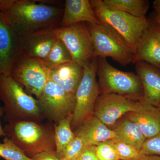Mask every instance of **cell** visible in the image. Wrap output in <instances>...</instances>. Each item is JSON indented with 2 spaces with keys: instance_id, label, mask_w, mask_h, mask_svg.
<instances>
[{
  "instance_id": "6da1fadb",
  "label": "cell",
  "mask_w": 160,
  "mask_h": 160,
  "mask_svg": "<svg viewBox=\"0 0 160 160\" xmlns=\"http://www.w3.org/2000/svg\"><path fill=\"white\" fill-rule=\"evenodd\" d=\"M63 10L64 7L38 2L36 0H16L4 14L23 38L41 32L59 28Z\"/></svg>"
},
{
  "instance_id": "7a4b0ae2",
  "label": "cell",
  "mask_w": 160,
  "mask_h": 160,
  "mask_svg": "<svg viewBox=\"0 0 160 160\" xmlns=\"http://www.w3.org/2000/svg\"><path fill=\"white\" fill-rule=\"evenodd\" d=\"M3 129L6 136L30 158L45 152L56 155L53 123L16 121L7 123Z\"/></svg>"
},
{
  "instance_id": "3957f363",
  "label": "cell",
  "mask_w": 160,
  "mask_h": 160,
  "mask_svg": "<svg viewBox=\"0 0 160 160\" xmlns=\"http://www.w3.org/2000/svg\"><path fill=\"white\" fill-rule=\"evenodd\" d=\"M0 99L4 103V119L7 123L42 122L45 119L37 99L27 93L10 76L0 75Z\"/></svg>"
},
{
  "instance_id": "277c9868",
  "label": "cell",
  "mask_w": 160,
  "mask_h": 160,
  "mask_svg": "<svg viewBox=\"0 0 160 160\" xmlns=\"http://www.w3.org/2000/svg\"><path fill=\"white\" fill-rule=\"evenodd\" d=\"M89 1L100 22L110 26L117 31L136 51L150 29L148 18L136 17L122 12L110 9L103 2V0Z\"/></svg>"
},
{
  "instance_id": "5b68a950",
  "label": "cell",
  "mask_w": 160,
  "mask_h": 160,
  "mask_svg": "<svg viewBox=\"0 0 160 160\" xmlns=\"http://www.w3.org/2000/svg\"><path fill=\"white\" fill-rule=\"evenodd\" d=\"M86 24L92 40L94 58H111L123 66L135 63V51L117 31L102 23Z\"/></svg>"
},
{
  "instance_id": "8992f818",
  "label": "cell",
  "mask_w": 160,
  "mask_h": 160,
  "mask_svg": "<svg viewBox=\"0 0 160 160\" xmlns=\"http://www.w3.org/2000/svg\"><path fill=\"white\" fill-rule=\"evenodd\" d=\"M97 58L100 94L114 93L135 101L143 100L142 84L137 73L121 71L112 66L106 58Z\"/></svg>"
},
{
  "instance_id": "52a82bcc",
  "label": "cell",
  "mask_w": 160,
  "mask_h": 160,
  "mask_svg": "<svg viewBox=\"0 0 160 160\" xmlns=\"http://www.w3.org/2000/svg\"><path fill=\"white\" fill-rule=\"evenodd\" d=\"M97 68V58L84 67L82 78L75 94V106L71 122L73 131L93 115L95 105L100 95Z\"/></svg>"
},
{
  "instance_id": "ba28073f",
  "label": "cell",
  "mask_w": 160,
  "mask_h": 160,
  "mask_svg": "<svg viewBox=\"0 0 160 160\" xmlns=\"http://www.w3.org/2000/svg\"><path fill=\"white\" fill-rule=\"evenodd\" d=\"M56 36L66 46L72 61L83 67L94 57V49L86 23H80L54 29Z\"/></svg>"
},
{
  "instance_id": "9c48e42d",
  "label": "cell",
  "mask_w": 160,
  "mask_h": 160,
  "mask_svg": "<svg viewBox=\"0 0 160 160\" xmlns=\"http://www.w3.org/2000/svg\"><path fill=\"white\" fill-rule=\"evenodd\" d=\"M37 99L45 118L54 124L72 115L75 106V95L50 80Z\"/></svg>"
},
{
  "instance_id": "30bf717a",
  "label": "cell",
  "mask_w": 160,
  "mask_h": 160,
  "mask_svg": "<svg viewBox=\"0 0 160 160\" xmlns=\"http://www.w3.org/2000/svg\"><path fill=\"white\" fill-rule=\"evenodd\" d=\"M49 72L41 60L22 55L15 64L10 76L38 99L49 80Z\"/></svg>"
},
{
  "instance_id": "8fae6325",
  "label": "cell",
  "mask_w": 160,
  "mask_h": 160,
  "mask_svg": "<svg viewBox=\"0 0 160 160\" xmlns=\"http://www.w3.org/2000/svg\"><path fill=\"white\" fill-rule=\"evenodd\" d=\"M22 38L0 12V75L9 76L22 55Z\"/></svg>"
},
{
  "instance_id": "7c38bea8",
  "label": "cell",
  "mask_w": 160,
  "mask_h": 160,
  "mask_svg": "<svg viewBox=\"0 0 160 160\" xmlns=\"http://www.w3.org/2000/svg\"><path fill=\"white\" fill-rule=\"evenodd\" d=\"M138 102L114 93H102L96 102L93 115L110 128L127 113L135 111Z\"/></svg>"
},
{
  "instance_id": "4fadbf2b",
  "label": "cell",
  "mask_w": 160,
  "mask_h": 160,
  "mask_svg": "<svg viewBox=\"0 0 160 160\" xmlns=\"http://www.w3.org/2000/svg\"><path fill=\"white\" fill-rule=\"evenodd\" d=\"M125 116L137 124L146 139L153 137L160 131L159 109L143 100L138 102L135 111Z\"/></svg>"
},
{
  "instance_id": "5bb4252c",
  "label": "cell",
  "mask_w": 160,
  "mask_h": 160,
  "mask_svg": "<svg viewBox=\"0 0 160 160\" xmlns=\"http://www.w3.org/2000/svg\"><path fill=\"white\" fill-rule=\"evenodd\" d=\"M134 65L142 84L143 101L158 107L160 104V68L142 61H138Z\"/></svg>"
},
{
  "instance_id": "9a60e30c",
  "label": "cell",
  "mask_w": 160,
  "mask_h": 160,
  "mask_svg": "<svg viewBox=\"0 0 160 160\" xmlns=\"http://www.w3.org/2000/svg\"><path fill=\"white\" fill-rule=\"evenodd\" d=\"M80 23L100 24L89 0H66L60 28Z\"/></svg>"
},
{
  "instance_id": "2e32d148",
  "label": "cell",
  "mask_w": 160,
  "mask_h": 160,
  "mask_svg": "<svg viewBox=\"0 0 160 160\" xmlns=\"http://www.w3.org/2000/svg\"><path fill=\"white\" fill-rule=\"evenodd\" d=\"M73 132L76 136L82 139L86 146H96L117 138L114 131L93 115Z\"/></svg>"
},
{
  "instance_id": "e0dca14e",
  "label": "cell",
  "mask_w": 160,
  "mask_h": 160,
  "mask_svg": "<svg viewBox=\"0 0 160 160\" xmlns=\"http://www.w3.org/2000/svg\"><path fill=\"white\" fill-rule=\"evenodd\" d=\"M54 30L41 32L22 38V55L39 60L46 58L58 40Z\"/></svg>"
},
{
  "instance_id": "ac0fdd59",
  "label": "cell",
  "mask_w": 160,
  "mask_h": 160,
  "mask_svg": "<svg viewBox=\"0 0 160 160\" xmlns=\"http://www.w3.org/2000/svg\"><path fill=\"white\" fill-rule=\"evenodd\" d=\"M84 70V67L72 61L49 70V80L58 84L68 93L75 95Z\"/></svg>"
},
{
  "instance_id": "d6986e66",
  "label": "cell",
  "mask_w": 160,
  "mask_h": 160,
  "mask_svg": "<svg viewBox=\"0 0 160 160\" xmlns=\"http://www.w3.org/2000/svg\"><path fill=\"white\" fill-rule=\"evenodd\" d=\"M135 52L136 62L142 61L160 67V37L151 26Z\"/></svg>"
},
{
  "instance_id": "ffe728a7",
  "label": "cell",
  "mask_w": 160,
  "mask_h": 160,
  "mask_svg": "<svg viewBox=\"0 0 160 160\" xmlns=\"http://www.w3.org/2000/svg\"><path fill=\"white\" fill-rule=\"evenodd\" d=\"M117 138L140 151L146 140L138 126L125 116L112 126Z\"/></svg>"
},
{
  "instance_id": "44dd1931",
  "label": "cell",
  "mask_w": 160,
  "mask_h": 160,
  "mask_svg": "<svg viewBox=\"0 0 160 160\" xmlns=\"http://www.w3.org/2000/svg\"><path fill=\"white\" fill-rule=\"evenodd\" d=\"M110 9L122 12L136 17H145L150 7L147 0H103Z\"/></svg>"
},
{
  "instance_id": "7402d4cb",
  "label": "cell",
  "mask_w": 160,
  "mask_h": 160,
  "mask_svg": "<svg viewBox=\"0 0 160 160\" xmlns=\"http://www.w3.org/2000/svg\"><path fill=\"white\" fill-rule=\"evenodd\" d=\"M72 115L63 119L57 124L53 123L56 156L59 160L62 157L66 147L75 137L72 129Z\"/></svg>"
},
{
  "instance_id": "603a6c76",
  "label": "cell",
  "mask_w": 160,
  "mask_h": 160,
  "mask_svg": "<svg viewBox=\"0 0 160 160\" xmlns=\"http://www.w3.org/2000/svg\"><path fill=\"white\" fill-rule=\"evenodd\" d=\"M41 61L45 68L51 70L72 60L65 44L58 38L49 54Z\"/></svg>"
},
{
  "instance_id": "cb8c5ba5",
  "label": "cell",
  "mask_w": 160,
  "mask_h": 160,
  "mask_svg": "<svg viewBox=\"0 0 160 160\" xmlns=\"http://www.w3.org/2000/svg\"><path fill=\"white\" fill-rule=\"evenodd\" d=\"M0 157L6 160H33L7 137L4 138L3 143H0Z\"/></svg>"
},
{
  "instance_id": "d4e9b609",
  "label": "cell",
  "mask_w": 160,
  "mask_h": 160,
  "mask_svg": "<svg viewBox=\"0 0 160 160\" xmlns=\"http://www.w3.org/2000/svg\"><path fill=\"white\" fill-rule=\"evenodd\" d=\"M115 148L119 158L121 160H134L141 153L135 148L118 139H113Z\"/></svg>"
},
{
  "instance_id": "484cf974",
  "label": "cell",
  "mask_w": 160,
  "mask_h": 160,
  "mask_svg": "<svg viewBox=\"0 0 160 160\" xmlns=\"http://www.w3.org/2000/svg\"><path fill=\"white\" fill-rule=\"evenodd\" d=\"M96 154L99 160H119L112 139L96 146Z\"/></svg>"
},
{
  "instance_id": "4316f807",
  "label": "cell",
  "mask_w": 160,
  "mask_h": 160,
  "mask_svg": "<svg viewBox=\"0 0 160 160\" xmlns=\"http://www.w3.org/2000/svg\"><path fill=\"white\" fill-rule=\"evenodd\" d=\"M86 146L82 139L75 136L66 147L61 160H68L77 158Z\"/></svg>"
},
{
  "instance_id": "83f0119b",
  "label": "cell",
  "mask_w": 160,
  "mask_h": 160,
  "mask_svg": "<svg viewBox=\"0 0 160 160\" xmlns=\"http://www.w3.org/2000/svg\"><path fill=\"white\" fill-rule=\"evenodd\" d=\"M140 152L143 154L160 156V131L153 137L146 139Z\"/></svg>"
},
{
  "instance_id": "f1b7e54d",
  "label": "cell",
  "mask_w": 160,
  "mask_h": 160,
  "mask_svg": "<svg viewBox=\"0 0 160 160\" xmlns=\"http://www.w3.org/2000/svg\"><path fill=\"white\" fill-rule=\"evenodd\" d=\"M78 159V160H99L96 154V146H86Z\"/></svg>"
},
{
  "instance_id": "f546056e",
  "label": "cell",
  "mask_w": 160,
  "mask_h": 160,
  "mask_svg": "<svg viewBox=\"0 0 160 160\" xmlns=\"http://www.w3.org/2000/svg\"><path fill=\"white\" fill-rule=\"evenodd\" d=\"M148 18L151 28L160 37V9H154Z\"/></svg>"
},
{
  "instance_id": "4dcf8cb0",
  "label": "cell",
  "mask_w": 160,
  "mask_h": 160,
  "mask_svg": "<svg viewBox=\"0 0 160 160\" xmlns=\"http://www.w3.org/2000/svg\"><path fill=\"white\" fill-rule=\"evenodd\" d=\"M33 160H59L56 155L49 152H41L32 158Z\"/></svg>"
},
{
  "instance_id": "1f68e13d",
  "label": "cell",
  "mask_w": 160,
  "mask_h": 160,
  "mask_svg": "<svg viewBox=\"0 0 160 160\" xmlns=\"http://www.w3.org/2000/svg\"><path fill=\"white\" fill-rule=\"evenodd\" d=\"M16 0H0V12L6 13L14 5Z\"/></svg>"
},
{
  "instance_id": "d6a6232c",
  "label": "cell",
  "mask_w": 160,
  "mask_h": 160,
  "mask_svg": "<svg viewBox=\"0 0 160 160\" xmlns=\"http://www.w3.org/2000/svg\"><path fill=\"white\" fill-rule=\"evenodd\" d=\"M134 160H160V156L143 154L141 153L140 155Z\"/></svg>"
},
{
  "instance_id": "836d02e7",
  "label": "cell",
  "mask_w": 160,
  "mask_h": 160,
  "mask_svg": "<svg viewBox=\"0 0 160 160\" xmlns=\"http://www.w3.org/2000/svg\"><path fill=\"white\" fill-rule=\"evenodd\" d=\"M4 110H3V108H2V107L0 106V136L6 137V135L5 134L4 129H3V128L2 127L1 122V118L3 116H4Z\"/></svg>"
},
{
  "instance_id": "e575fe53",
  "label": "cell",
  "mask_w": 160,
  "mask_h": 160,
  "mask_svg": "<svg viewBox=\"0 0 160 160\" xmlns=\"http://www.w3.org/2000/svg\"><path fill=\"white\" fill-rule=\"evenodd\" d=\"M152 6L154 9H160V0H155L152 2Z\"/></svg>"
},
{
  "instance_id": "d590c367",
  "label": "cell",
  "mask_w": 160,
  "mask_h": 160,
  "mask_svg": "<svg viewBox=\"0 0 160 160\" xmlns=\"http://www.w3.org/2000/svg\"><path fill=\"white\" fill-rule=\"evenodd\" d=\"M68 160H78L77 158L72 159Z\"/></svg>"
},
{
  "instance_id": "8d00e7d4",
  "label": "cell",
  "mask_w": 160,
  "mask_h": 160,
  "mask_svg": "<svg viewBox=\"0 0 160 160\" xmlns=\"http://www.w3.org/2000/svg\"><path fill=\"white\" fill-rule=\"evenodd\" d=\"M158 108L159 109V110H160V104L158 106Z\"/></svg>"
},
{
  "instance_id": "74e56055",
  "label": "cell",
  "mask_w": 160,
  "mask_h": 160,
  "mask_svg": "<svg viewBox=\"0 0 160 160\" xmlns=\"http://www.w3.org/2000/svg\"><path fill=\"white\" fill-rule=\"evenodd\" d=\"M159 68H160V67H159Z\"/></svg>"
}]
</instances>
